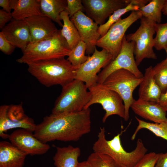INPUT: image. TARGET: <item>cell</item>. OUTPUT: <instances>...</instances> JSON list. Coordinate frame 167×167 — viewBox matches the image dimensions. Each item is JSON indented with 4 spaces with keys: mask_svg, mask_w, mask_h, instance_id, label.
I'll return each mask as SVG.
<instances>
[{
    "mask_svg": "<svg viewBox=\"0 0 167 167\" xmlns=\"http://www.w3.org/2000/svg\"><path fill=\"white\" fill-rule=\"evenodd\" d=\"M70 19L77 29L81 41L86 45V54L90 56L93 53L96 43L101 36L98 24L81 11L75 14Z\"/></svg>",
    "mask_w": 167,
    "mask_h": 167,
    "instance_id": "14",
    "label": "cell"
},
{
    "mask_svg": "<svg viewBox=\"0 0 167 167\" xmlns=\"http://www.w3.org/2000/svg\"><path fill=\"white\" fill-rule=\"evenodd\" d=\"M6 39L22 52L30 43L31 36L27 23L24 20L12 19L1 30Z\"/></svg>",
    "mask_w": 167,
    "mask_h": 167,
    "instance_id": "17",
    "label": "cell"
},
{
    "mask_svg": "<svg viewBox=\"0 0 167 167\" xmlns=\"http://www.w3.org/2000/svg\"><path fill=\"white\" fill-rule=\"evenodd\" d=\"M152 68L150 66L145 70L142 81L139 85L138 99L157 102L162 92L154 78Z\"/></svg>",
    "mask_w": 167,
    "mask_h": 167,
    "instance_id": "20",
    "label": "cell"
},
{
    "mask_svg": "<svg viewBox=\"0 0 167 167\" xmlns=\"http://www.w3.org/2000/svg\"><path fill=\"white\" fill-rule=\"evenodd\" d=\"M0 6L2 8V9L4 11L8 13H11L9 0H0Z\"/></svg>",
    "mask_w": 167,
    "mask_h": 167,
    "instance_id": "38",
    "label": "cell"
},
{
    "mask_svg": "<svg viewBox=\"0 0 167 167\" xmlns=\"http://www.w3.org/2000/svg\"><path fill=\"white\" fill-rule=\"evenodd\" d=\"M42 15L62 27L63 24L60 18L61 13L66 11L67 0H38Z\"/></svg>",
    "mask_w": 167,
    "mask_h": 167,
    "instance_id": "22",
    "label": "cell"
},
{
    "mask_svg": "<svg viewBox=\"0 0 167 167\" xmlns=\"http://www.w3.org/2000/svg\"><path fill=\"white\" fill-rule=\"evenodd\" d=\"M33 132L24 129L13 131L8 138L10 142L27 155H41L46 153L50 148L48 144L40 141Z\"/></svg>",
    "mask_w": 167,
    "mask_h": 167,
    "instance_id": "15",
    "label": "cell"
},
{
    "mask_svg": "<svg viewBox=\"0 0 167 167\" xmlns=\"http://www.w3.org/2000/svg\"><path fill=\"white\" fill-rule=\"evenodd\" d=\"M162 12L165 15H167V0H165L164 5L162 10Z\"/></svg>",
    "mask_w": 167,
    "mask_h": 167,
    "instance_id": "41",
    "label": "cell"
},
{
    "mask_svg": "<svg viewBox=\"0 0 167 167\" xmlns=\"http://www.w3.org/2000/svg\"><path fill=\"white\" fill-rule=\"evenodd\" d=\"M76 167H91L87 161L79 162Z\"/></svg>",
    "mask_w": 167,
    "mask_h": 167,
    "instance_id": "39",
    "label": "cell"
},
{
    "mask_svg": "<svg viewBox=\"0 0 167 167\" xmlns=\"http://www.w3.org/2000/svg\"><path fill=\"white\" fill-rule=\"evenodd\" d=\"M11 13L13 19L20 20L42 14L38 0H19Z\"/></svg>",
    "mask_w": 167,
    "mask_h": 167,
    "instance_id": "24",
    "label": "cell"
},
{
    "mask_svg": "<svg viewBox=\"0 0 167 167\" xmlns=\"http://www.w3.org/2000/svg\"><path fill=\"white\" fill-rule=\"evenodd\" d=\"M13 18L11 13H8L3 9L0 10V29L1 30L6 24Z\"/></svg>",
    "mask_w": 167,
    "mask_h": 167,
    "instance_id": "35",
    "label": "cell"
},
{
    "mask_svg": "<svg viewBox=\"0 0 167 167\" xmlns=\"http://www.w3.org/2000/svg\"><path fill=\"white\" fill-rule=\"evenodd\" d=\"M86 45L82 41L79 42L76 46L71 50L67 59L75 70L78 69L87 60L89 56H86Z\"/></svg>",
    "mask_w": 167,
    "mask_h": 167,
    "instance_id": "28",
    "label": "cell"
},
{
    "mask_svg": "<svg viewBox=\"0 0 167 167\" xmlns=\"http://www.w3.org/2000/svg\"><path fill=\"white\" fill-rule=\"evenodd\" d=\"M56 148V152L53 158L56 167H76L81 153L79 148L68 145Z\"/></svg>",
    "mask_w": 167,
    "mask_h": 167,
    "instance_id": "21",
    "label": "cell"
},
{
    "mask_svg": "<svg viewBox=\"0 0 167 167\" xmlns=\"http://www.w3.org/2000/svg\"><path fill=\"white\" fill-rule=\"evenodd\" d=\"M164 49L165 50L167 54V57L166 58L167 59V45H166V47H165Z\"/></svg>",
    "mask_w": 167,
    "mask_h": 167,
    "instance_id": "42",
    "label": "cell"
},
{
    "mask_svg": "<svg viewBox=\"0 0 167 167\" xmlns=\"http://www.w3.org/2000/svg\"><path fill=\"white\" fill-rule=\"evenodd\" d=\"M135 118L138 125L132 135L131 139H135L138 132L142 129H147L155 135L167 141V120L160 123H151L142 120L137 117Z\"/></svg>",
    "mask_w": 167,
    "mask_h": 167,
    "instance_id": "26",
    "label": "cell"
},
{
    "mask_svg": "<svg viewBox=\"0 0 167 167\" xmlns=\"http://www.w3.org/2000/svg\"><path fill=\"white\" fill-rule=\"evenodd\" d=\"M155 30L156 35L154 38V47L157 50L165 49L167 45V23H156Z\"/></svg>",
    "mask_w": 167,
    "mask_h": 167,
    "instance_id": "31",
    "label": "cell"
},
{
    "mask_svg": "<svg viewBox=\"0 0 167 167\" xmlns=\"http://www.w3.org/2000/svg\"><path fill=\"white\" fill-rule=\"evenodd\" d=\"M36 125L33 119L25 113L22 103L18 105H4L0 106V136L9 138L5 133L8 130L19 128L34 132Z\"/></svg>",
    "mask_w": 167,
    "mask_h": 167,
    "instance_id": "10",
    "label": "cell"
},
{
    "mask_svg": "<svg viewBox=\"0 0 167 167\" xmlns=\"http://www.w3.org/2000/svg\"><path fill=\"white\" fill-rule=\"evenodd\" d=\"M88 89L91 97L84 109H88L94 104H99L105 111L102 120L103 123L113 115H118L125 119V107L123 101L117 92L108 88L103 84L98 83Z\"/></svg>",
    "mask_w": 167,
    "mask_h": 167,
    "instance_id": "8",
    "label": "cell"
},
{
    "mask_svg": "<svg viewBox=\"0 0 167 167\" xmlns=\"http://www.w3.org/2000/svg\"><path fill=\"white\" fill-rule=\"evenodd\" d=\"M157 103L165 111H167V88L162 92Z\"/></svg>",
    "mask_w": 167,
    "mask_h": 167,
    "instance_id": "37",
    "label": "cell"
},
{
    "mask_svg": "<svg viewBox=\"0 0 167 167\" xmlns=\"http://www.w3.org/2000/svg\"><path fill=\"white\" fill-rule=\"evenodd\" d=\"M112 60V56L105 49L99 51L96 48L92 55L75 71V79L83 81L89 88L97 83V73Z\"/></svg>",
    "mask_w": 167,
    "mask_h": 167,
    "instance_id": "12",
    "label": "cell"
},
{
    "mask_svg": "<svg viewBox=\"0 0 167 167\" xmlns=\"http://www.w3.org/2000/svg\"><path fill=\"white\" fill-rule=\"evenodd\" d=\"M124 131L115 135L112 139L105 138V129L101 127L97 139L93 144V152L107 155L112 158L118 167H134L146 153L148 149L142 140L138 139L135 148L131 152H127L123 147L120 136Z\"/></svg>",
    "mask_w": 167,
    "mask_h": 167,
    "instance_id": "2",
    "label": "cell"
},
{
    "mask_svg": "<svg viewBox=\"0 0 167 167\" xmlns=\"http://www.w3.org/2000/svg\"><path fill=\"white\" fill-rule=\"evenodd\" d=\"M89 108L77 112L51 113L36 125L33 134L45 143L54 140L76 141L91 130Z\"/></svg>",
    "mask_w": 167,
    "mask_h": 167,
    "instance_id": "1",
    "label": "cell"
},
{
    "mask_svg": "<svg viewBox=\"0 0 167 167\" xmlns=\"http://www.w3.org/2000/svg\"><path fill=\"white\" fill-rule=\"evenodd\" d=\"M87 161L91 167H118L110 156L98 152L91 153Z\"/></svg>",
    "mask_w": 167,
    "mask_h": 167,
    "instance_id": "30",
    "label": "cell"
},
{
    "mask_svg": "<svg viewBox=\"0 0 167 167\" xmlns=\"http://www.w3.org/2000/svg\"><path fill=\"white\" fill-rule=\"evenodd\" d=\"M131 108L135 114L154 123H160L167 120L166 112L156 102L138 99Z\"/></svg>",
    "mask_w": 167,
    "mask_h": 167,
    "instance_id": "18",
    "label": "cell"
},
{
    "mask_svg": "<svg viewBox=\"0 0 167 167\" xmlns=\"http://www.w3.org/2000/svg\"><path fill=\"white\" fill-rule=\"evenodd\" d=\"M131 0H82L87 15L100 25L116 11L126 6Z\"/></svg>",
    "mask_w": 167,
    "mask_h": 167,
    "instance_id": "13",
    "label": "cell"
},
{
    "mask_svg": "<svg viewBox=\"0 0 167 167\" xmlns=\"http://www.w3.org/2000/svg\"><path fill=\"white\" fill-rule=\"evenodd\" d=\"M88 89L84 82L76 79L62 86V92L55 101L52 113L77 112L84 109L91 97Z\"/></svg>",
    "mask_w": 167,
    "mask_h": 167,
    "instance_id": "5",
    "label": "cell"
},
{
    "mask_svg": "<svg viewBox=\"0 0 167 167\" xmlns=\"http://www.w3.org/2000/svg\"><path fill=\"white\" fill-rule=\"evenodd\" d=\"M71 51L60 29L50 38L29 43L16 61L28 65L37 61L64 58L68 56Z\"/></svg>",
    "mask_w": 167,
    "mask_h": 167,
    "instance_id": "4",
    "label": "cell"
},
{
    "mask_svg": "<svg viewBox=\"0 0 167 167\" xmlns=\"http://www.w3.org/2000/svg\"><path fill=\"white\" fill-rule=\"evenodd\" d=\"M158 155L155 167H167V152L158 153Z\"/></svg>",
    "mask_w": 167,
    "mask_h": 167,
    "instance_id": "36",
    "label": "cell"
},
{
    "mask_svg": "<svg viewBox=\"0 0 167 167\" xmlns=\"http://www.w3.org/2000/svg\"><path fill=\"white\" fill-rule=\"evenodd\" d=\"M140 19V25L137 30L126 36L128 41L135 43L134 54L138 66L144 58L157 59L153 49V36L155 33V25L156 23L143 17Z\"/></svg>",
    "mask_w": 167,
    "mask_h": 167,
    "instance_id": "7",
    "label": "cell"
},
{
    "mask_svg": "<svg viewBox=\"0 0 167 167\" xmlns=\"http://www.w3.org/2000/svg\"><path fill=\"white\" fill-rule=\"evenodd\" d=\"M134 42L128 41L125 36L121 49L118 56L98 75V83L103 84L111 73L122 69L131 72L138 78L143 77V75L138 69L135 62L134 56Z\"/></svg>",
    "mask_w": 167,
    "mask_h": 167,
    "instance_id": "11",
    "label": "cell"
},
{
    "mask_svg": "<svg viewBox=\"0 0 167 167\" xmlns=\"http://www.w3.org/2000/svg\"><path fill=\"white\" fill-rule=\"evenodd\" d=\"M165 0H152L139 11L142 17L148 18L156 23H160L162 11Z\"/></svg>",
    "mask_w": 167,
    "mask_h": 167,
    "instance_id": "27",
    "label": "cell"
},
{
    "mask_svg": "<svg viewBox=\"0 0 167 167\" xmlns=\"http://www.w3.org/2000/svg\"><path fill=\"white\" fill-rule=\"evenodd\" d=\"M16 47L6 38L2 32H0V50L4 54H11Z\"/></svg>",
    "mask_w": 167,
    "mask_h": 167,
    "instance_id": "34",
    "label": "cell"
},
{
    "mask_svg": "<svg viewBox=\"0 0 167 167\" xmlns=\"http://www.w3.org/2000/svg\"><path fill=\"white\" fill-rule=\"evenodd\" d=\"M28 72L47 87L63 86L75 79V69L64 58L41 61L28 65Z\"/></svg>",
    "mask_w": 167,
    "mask_h": 167,
    "instance_id": "3",
    "label": "cell"
},
{
    "mask_svg": "<svg viewBox=\"0 0 167 167\" xmlns=\"http://www.w3.org/2000/svg\"><path fill=\"white\" fill-rule=\"evenodd\" d=\"M154 78L162 92L167 88V59L152 68Z\"/></svg>",
    "mask_w": 167,
    "mask_h": 167,
    "instance_id": "29",
    "label": "cell"
},
{
    "mask_svg": "<svg viewBox=\"0 0 167 167\" xmlns=\"http://www.w3.org/2000/svg\"><path fill=\"white\" fill-rule=\"evenodd\" d=\"M24 20L29 29L31 43L50 38L59 30L50 19L42 14L31 17Z\"/></svg>",
    "mask_w": 167,
    "mask_h": 167,
    "instance_id": "16",
    "label": "cell"
},
{
    "mask_svg": "<svg viewBox=\"0 0 167 167\" xmlns=\"http://www.w3.org/2000/svg\"><path fill=\"white\" fill-rule=\"evenodd\" d=\"M158 156L155 152L146 153L134 167H155Z\"/></svg>",
    "mask_w": 167,
    "mask_h": 167,
    "instance_id": "32",
    "label": "cell"
},
{
    "mask_svg": "<svg viewBox=\"0 0 167 167\" xmlns=\"http://www.w3.org/2000/svg\"><path fill=\"white\" fill-rule=\"evenodd\" d=\"M131 72L122 69L114 71L106 79L103 84L108 88L117 92L122 99L125 107V121L129 118V110L135 100L133 92L142 81Z\"/></svg>",
    "mask_w": 167,
    "mask_h": 167,
    "instance_id": "6",
    "label": "cell"
},
{
    "mask_svg": "<svg viewBox=\"0 0 167 167\" xmlns=\"http://www.w3.org/2000/svg\"><path fill=\"white\" fill-rule=\"evenodd\" d=\"M150 0H131L126 6L119 9L112 14L108 20L104 24L99 26L98 32L101 37L103 36L111 27L117 22L121 17L126 12L131 11H138L142 7L147 4Z\"/></svg>",
    "mask_w": 167,
    "mask_h": 167,
    "instance_id": "23",
    "label": "cell"
},
{
    "mask_svg": "<svg viewBox=\"0 0 167 167\" xmlns=\"http://www.w3.org/2000/svg\"><path fill=\"white\" fill-rule=\"evenodd\" d=\"M18 0H9V4L11 9L14 10L18 2Z\"/></svg>",
    "mask_w": 167,
    "mask_h": 167,
    "instance_id": "40",
    "label": "cell"
},
{
    "mask_svg": "<svg viewBox=\"0 0 167 167\" xmlns=\"http://www.w3.org/2000/svg\"><path fill=\"white\" fill-rule=\"evenodd\" d=\"M142 17L139 11H132L126 17L120 18L113 24L107 33L97 41L96 46L106 50L114 59L120 52L125 33L135 22Z\"/></svg>",
    "mask_w": 167,
    "mask_h": 167,
    "instance_id": "9",
    "label": "cell"
},
{
    "mask_svg": "<svg viewBox=\"0 0 167 167\" xmlns=\"http://www.w3.org/2000/svg\"><path fill=\"white\" fill-rule=\"evenodd\" d=\"M60 18L63 21L62 28L60 29L61 34L66 40L71 50L81 41L79 33L66 11H63L61 13Z\"/></svg>",
    "mask_w": 167,
    "mask_h": 167,
    "instance_id": "25",
    "label": "cell"
},
{
    "mask_svg": "<svg viewBox=\"0 0 167 167\" xmlns=\"http://www.w3.org/2000/svg\"><path fill=\"white\" fill-rule=\"evenodd\" d=\"M27 155L10 142H0V167H23Z\"/></svg>",
    "mask_w": 167,
    "mask_h": 167,
    "instance_id": "19",
    "label": "cell"
},
{
    "mask_svg": "<svg viewBox=\"0 0 167 167\" xmlns=\"http://www.w3.org/2000/svg\"><path fill=\"white\" fill-rule=\"evenodd\" d=\"M67 2L66 11L70 18L79 11H84L82 0H67Z\"/></svg>",
    "mask_w": 167,
    "mask_h": 167,
    "instance_id": "33",
    "label": "cell"
}]
</instances>
